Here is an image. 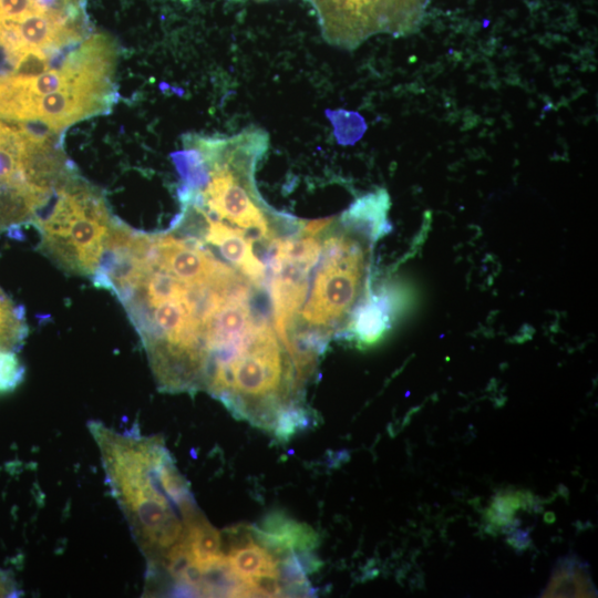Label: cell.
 Returning a JSON list of instances; mask_svg holds the SVG:
<instances>
[{
  "label": "cell",
  "instance_id": "ba28073f",
  "mask_svg": "<svg viewBox=\"0 0 598 598\" xmlns=\"http://www.w3.org/2000/svg\"><path fill=\"white\" fill-rule=\"evenodd\" d=\"M316 9L323 38L331 44L355 49L379 33L365 0H307Z\"/></svg>",
  "mask_w": 598,
  "mask_h": 598
},
{
  "label": "cell",
  "instance_id": "8992f818",
  "mask_svg": "<svg viewBox=\"0 0 598 598\" xmlns=\"http://www.w3.org/2000/svg\"><path fill=\"white\" fill-rule=\"evenodd\" d=\"M72 169L48 134L0 121V230L31 223Z\"/></svg>",
  "mask_w": 598,
  "mask_h": 598
},
{
  "label": "cell",
  "instance_id": "9c48e42d",
  "mask_svg": "<svg viewBox=\"0 0 598 598\" xmlns=\"http://www.w3.org/2000/svg\"><path fill=\"white\" fill-rule=\"evenodd\" d=\"M392 287L377 292L370 289L367 298L354 311L344 337L360 344L375 343L388 331L396 310V295Z\"/></svg>",
  "mask_w": 598,
  "mask_h": 598
},
{
  "label": "cell",
  "instance_id": "6da1fadb",
  "mask_svg": "<svg viewBox=\"0 0 598 598\" xmlns=\"http://www.w3.org/2000/svg\"><path fill=\"white\" fill-rule=\"evenodd\" d=\"M384 189L357 199L329 217L321 248L307 272L302 302L280 340L307 380L329 341L344 336L351 318L371 289L373 246L390 229Z\"/></svg>",
  "mask_w": 598,
  "mask_h": 598
},
{
  "label": "cell",
  "instance_id": "277c9868",
  "mask_svg": "<svg viewBox=\"0 0 598 598\" xmlns=\"http://www.w3.org/2000/svg\"><path fill=\"white\" fill-rule=\"evenodd\" d=\"M117 47L93 33L45 71L0 74V121L40 123L52 133L109 112L115 102Z\"/></svg>",
  "mask_w": 598,
  "mask_h": 598
},
{
  "label": "cell",
  "instance_id": "8fae6325",
  "mask_svg": "<svg viewBox=\"0 0 598 598\" xmlns=\"http://www.w3.org/2000/svg\"><path fill=\"white\" fill-rule=\"evenodd\" d=\"M24 369L13 350H0V394L12 391L23 379Z\"/></svg>",
  "mask_w": 598,
  "mask_h": 598
},
{
  "label": "cell",
  "instance_id": "7a4b0ae2",
  "mask_svg": "<svg viewBox=\"0 0 598 598\" xmlns=\"http://www.w3.org/2000/svg\"><path fill=\"white\" fill-rule=\"evenodd\" d=\"M89 429L111 492L152 573L203 514L161 437L118 433L95 421Z\"/></svg>",
  "mask_w": 598,
  "mask_h": 598
},
{
  "label": "cell",
  "instance_id": "52a82bcc",
  "mask_svg": "<svg viewBox=\"0 0 598 598\" xmlns=\"http://www.w3.org/2000/svg\"><path fill=\"white\" fill-rule=\"evenodd\" d=\"M86 0H7L0 49L11 66L53 63L89 37Z\"/></svg>",
  "mask_w": 598,
  "mask_h": 598
},
{
  "label": "cell",
  "instance_id": "3957f363",
  "mask_svg": "<svg viewBox=\"0 0 598 598\" xmlns=\"http://www.w3.org/2000/svg\"><path fill=\"white\" fill-rule=\"evenodd\" d=\"M184 150L173 155L182 178L183 207L228 226L256 240L270 241L300 221L274 210L260 196L255 171L268 147V134L246 128L233 136H184Z\"/></svg>",
  "mask_w": 598,
  "mask_h": 598
},
{
  "label": "cell",
  "instance_id": "5b68a950",
  "mask_svg": "<svg viewBox=\"0 0 598 598\" xmlns=\"http://www.w3.org/2000/svg\"><path fill=\"white\" fill-rule=\"evenodd\" d=\"M32 220L40 247L70 272L93 277L116 224L102 195L73 171L54 189Z\"/></svg>",
  "mask_w": 598,
  "mask_h": 598
},
{
  "label": "cell",
  "instance_id": "4fadbf2b",
  "mask_svg": "<svg viewBox=\"0 0 598 598\" xmlns=\"http://www.w3.org/2000/svg\"><path fill=\"white\" fill-rule=\"evenodd\" d=\"M181 1L184 2V3H188V2H190L192 0H181Z\"/></svg>",
  "mask_w": 598,
  "mask_h": 598
},
{
  "label": "cell",
  "instance_id": "30bf717a",
  "mask_svg": "<svg viewBox=\"0 0 598 598\" xmlns=\"http://www.w3.org/2000/svg\"><path fill=\"white\" fill-rule=\"evenodd\" d=\"M27 334L24 316L0 289V350L16 351Z\"/></svg>",
  "mask_w": 598,
  "mask_h": 598
},
{
  "label": "cell",
  "instance_id": "7c38bea8",
  "mask_svg": "<svg viewBox=\"0 0 598 598\" xmlns=\"http://www.w3.org/2000/svg\"><path fill=\"white\" fill-rule=\"evenodd\" d=\"M12 584L8 580L6 576L0 574V596H6V594H12Z\"/></svg>",
  "mask_w": 598,
  "mask_h": 598
}]
</instances>
